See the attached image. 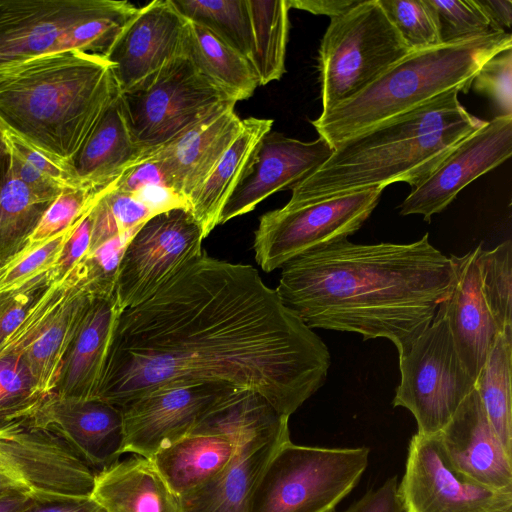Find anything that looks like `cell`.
I'll use <instances>...</instances> for the list:
<instances>
[{
	"label": "cell",
	"mask_w": 512,
	"mask_h": 512,
	"mask_svg": "<svg viewBox=\"0 0 512 512\" xmlns=\"http://www.w3.org/2000/svg\"><path fill=\"white\" fill-rule=\"evenodd\" d=\"M326 344L247 264L208 256L116 322L96 398L122 407L170 381L263 396L290 417L326 381Z\"/></svg>",
	"instance_id": "cell-1"
},
{
	"label": "cell",
	"mask_w": 512,
	"mask_h": 512,
	"mask_svg": "<svg viewBox=\"0 0 512 512\" xmlns=\"http://www.w3.org/2000/svg\"><path fill=\"white\" fill-rule=\"evenodd\" d=\"M281 268L275 290L308 327L385 338L398 356L429 326L455 278L450 258L427 233L409 244L343 238Z\"/></svg>",
	"instance_id": "cell-2"
},
{
	"label": "cell",
	"mask_w": 512,
	"mask_h": 512,
	"mask_svg": "<svg viewBox=\"0 0 512 512\" xmlns=\"http://www.w3.org/2000/svg\"><path fill=\"white\" fill-rule=\"evenodd\" d=\"M458 93L439 95L340 142L318 169L292 189L286 205L395 182L417 188L486 122L466 110Z\"/></svg>",
	"instance_id": "cell-3"
},
{
	"label": "cell",
	"mask_w": 512,
	"mask_h": 512,
	"mask_svg": "<svg viewBox=\"0 0 512 512\" xmlns=\"http://www.w3.org/2000/svg\"><path fill=\"white\" fill-rule=\"evenodd\" d=\"M121 93L104 57L71 50L0 68V126L72 164Z\"/></svg>",
	"instance_id": "cell-4"
},
{
	"label": "cell",
	"mask_w": 512,
	"mask_h": 512,
	"mask_svg": "<svg viewBox=\"0 0 512 512\" xmlns=\"http://www.w3.org/2000/svg\"><path fill=\"white\" fill-rule=\"evenodd\" d=\"M512 48L506 32L412 50L362 92L321 113L312 125L332 148L444 93H467L482 65Z\"/></svg>",
	"instance_id": "cell-5"
},
{
	"label": "cell",
	"mask_w": 512,
	"mask_h": 512,
	"mask_svg": "<svg viewBox=\"0 0 512 512\" xmlns=\"http://www.w3.org/2000/svg\"><path fill=\"white\" fill-rule=\"evenodd\" d=\"M288 420L257 392L231 390L195 432L231 437L234 454L209 483L179 498L181 512H248L262 471L277 449L290 440Z\"/></svg>",
	"instance_id": "cell-6"
},
{
	"label": "cell",
	"mask_w": 512,
	"mask_h": 512,
	"mask_svg": "<svg viewBox=\"0 0 512 512\" xmlns=\"http://www.w3.org/2000/svg\"><path fill=\"white\" fill-rule=\"evenodd\" d=\"M137 10L117 0H0V68L71 50L106 58Z\"/></svg>",
	"instance_id": "cell-7"
},
{
	"label": "cell",
	"mask_w": 512,
	"mask_h": 512,
	"mask_svg": "<svg viewBox=\"0 0 512 512\" xmlns=\"http://www.w3.org/2000/svg\"><path fill=\"white\" fill-rule=\"evenodd\" d=\"M449 258L454 285L439 307L457 353L476 381L495 338L512 326V244L506 240L490 250L480 244Z\"/></svg>",
	"instance_id": "cell-8"
},
{
	"label": "cell",
	"mask_w": 512,
	"mask_h": 512,
	"mask_svg": "<svg viewBox=\"0 0 512 512\" xmlns=\"http://www.w3.org/2000/svg\"><path fill=\"white\" fill-rule=\"evenodd\" d=\"M369 449L283 443L262 471L248 512H329L357 485Z\"/></svg>",
	"instance_id": "cell-9"
},
{
	"label": "cell",
	"mask_w": 512,
	"mask_h": 512,
	"mask_svg": "<svg viewBox=\"0 0 512 512\" xmlns=\"http://www.w3.org/2000/svg\"><path fill=\"white\" fill-rule=\"evenodd\" d=\"M412 50L379 0L331 18L319 47L322 113L353 98Z\"/></svg>",
	"instance_id": "cell-10"
},
{
	"label": "cell",
	"mask_w": 512,
	"mask_h": 512,
	"mask_svg": "<svg viewBox=\"0 0 512 512\" xmlns=\"http://www.w3.org/2000/svg\"><path fill=\"white\" fill-rule=\"evenodd\" d=\"M135 143L146 154L160 149L217 110L237 101L185 56L121 93Z\"/></svg>",
	"instance_id": "cell-11"
},
{
	"label": "cell",
	"mask_w": 512,
	"mask_h": 512,
	"mask_svg": "<svg viewBox=\"0 0 512 512\" xmlns=\"http://www.w3.org/2000/svg\"><path fill=\"white\" fill-rule=\"evenodd\" d=\"M398 357L401 380L393 406L412 413L418 434L435 435L475 389V379L457 353L440 307L429 326Z\"/></svg>",
	"instance_id": "cell-12"
},
{
	"label": "cell",
	"mask_w": 512,
	"mask_h": 512,
	"mask_svg": "<svg viewBox=\"0 0 512 512\" xmlns=\"http://www.w3.org/2000/svg\"><path fill=\"white\" fill-rule=\"evenodd\" d=\"M383 187L336 195L263 214L254 233L255 259L265 272L312 249L354 234L369 218Z\"/></svg>",
	"instance_id": "cell-13"
},
{
	"label": "cell",
	"mask_w": 512,
	"mask_h": 512,
	"mask_svg": "<svg viewBox=\"0 0 512 512\" xmlns=\"http://www.w3.org/2000/svg\"><path fill=\"white\" fill-rule=\"evenodd\" d=\"M202 230L187 207H176L146 220L121 256L115 297L123 310L154 296L203 253Z\"/></svg>",
	"instance_id": "cell-14"
},
{
	"label": "cell",
	"mask_w": 512,
	"mask_h": 512,
	"mask_svg": "<svg viewBox=\"0 0 512 512\" xmlns=\"http://www.w3.org/2000/svg\"><path fill=\"white\" fill-rule=\"evenodd\" d=\"M93 298L75 266L32 305L21 324L0 345V356L20 355L38 391L46 397L52 394L64 356Z\"/></svg>",
	"instance_id": "cell-15"
},
{
	"label": "cell",
	"mask_w": 512,
	"mask_h": 512,
	"mask_svg": "<svg viewBox=\"0 0 512 512\" xmlns=\"http://www.w3.org/2000/svg\"><path fill=\"white\" fill-rule=\"evenodd\" d=\"M232 387L170 381L144 391L120 407L124 428L122 453L150 459L191 434Z\"/></svg>",
	"instance_id": "cell-16"
},
{
	"label": "cell",
	"mask_w": 512,
	"mask_h": 512,
	"mask_svg": "<svg viewBox=\"0 0 512 512\" xmlns=\"http://www.w3.org/2000/svg\"><path fill=\"white\" fill-rule=\"evenodd\" d=\"M398 494L403 512H512V492L459 473L436 435L412 436Z\"/></svg>",
	"instance_id": "cell-17"
},
{
	"label": "cell",
	"mask_w": 512,
	"mask_h": 512,
	"mask_svg": "<svg viewBox=\"0 0 512 512\" xmlns=\"http://www.w3.org/2000/svg\"><path fill=\"white\" fill-rule=\"evenodd\" d=\"M0 455L36 501L91 497L97 472L47 429L27 421L0 427Z\"/></svg>",
	"instance_id": "cell-18"
},
{
	"label": "cell",
	"mask_w": 512,
	"mask_h": 512,
	"mask_svg": "<svg viewBox=\"0 0 512 512\" xmlns=\"http://www.w3.org/2000/svg\"><path fill=\"white\" fill-rule=\"evenodd\" d=\"M512 154V115H497L467 136L442 164L400 205L402 216L418 214L427 222L458 193Z\"/></svg>",
	"instance_id": "cell-19"
},
{
	"label": "cell",
	"mask_w": 512,
	"mask_h": 512,
	"mask_svg": "<svg viewBox=\"0 0 512 512\" xmlns=\"http://www.w3.org/2000/svg\"><path fill=\"white\" fill-rule=\"evenodd\" d=\"M333 148L321 137L300 141L278 132L261 139L253 161L224 205L219 224L246 214L275 192L293 189L318 169Z\"/></svg>",
	"instance_id": "cell-20"
},
{
	"label": "cell",
	"mask_w": 512,
	"mask_h": 512,
	"mask_svg": "<svg viewBox=\"0 0 512 512\" xmlns=\"http://www.w3.org/2000/svg\"><path fill=\"white\" fill-rule=\"evenodd\" d=\"M186 23L171 0H154L138 8L106 57L121 93L183 56Z\"/></svg>",
	"instance_id": "cell-21"
},
{
	"label": "cell",
	"mask_w": 512,
	"mask_h": 512,
	"mask_svg": "<svg viewBox=\"0 0 512 512\" xmlns=\"http://www.w3.org/2000/svg\"><path fill=\"white\" fill-rule=\"evenodd\" d=\"M60 436L96 472L123 455V416L103 400L48 395L26 420Z\"/></svg>",
	"instance_id": "cell-22"
},
{
	"label": "cell",
	"mask_w": 512,
	"mask_h": 512,
	"mask_svg": "<svg viewBox=\"0 0 512 512\" xmlns=\"http://www.w3.org/2000/svg\"><path fill=\"white\" fill-rule=\"evenodd\" d=\"M435 435L459 473L489 488L512 492V455L493 429L476 389Z\"/></svg>",
	"instance_id": "cell-23"
},
{
	"label": "cell",
	"mask_w": 512,
	"mask_h": 512,
	"mask_svg": "<svg viewBox=\"0 0 512 512\" xmlns=\"http://www.w3.org/2000/svg\"><path fill=\"white\" fill-rule=\"evenodd\" d=\"M234 108L229 105L217 110L172 142L145 155L159 166L168 188L186 204L241 130L242 119Z\"/></svg>",
	"instance_id": "cell-24"
},
{
	"label": "cell",
	"mask_w": 512,
	"mask_h": 512,
	"mask_svg": "<svg viewBox=\"0 0 512 512\" xmlns=\"http://www.w3.org/2000/svg\"><path fill=\"white\" fill-rule=\"evenodd\" d=\"M121 312L115 295L93 298L64 356L54 394L67 398H96Z\"/></svg>",
	"instance_id": "cell-25"
},
{
	"label": "cell",
	"mask_w": 512,
	"mask_h": 512,
	"mask_svg": "<svg viewBox=\"0 0 512 512\" xmlns=\"http://www.w3.org/2000/svg\"><path fill=\"white\" fill-rule=\"evenodd\" d=\"M91 497L107 512H181L178 496L152 461L139 455L98 471Z\"/></svg>",
	"instance_id": "cell-26"
},
{
	"label": "cell",
	"mask_w": 512,
	"mask_h": 512,
	"mask_svg": "<svg viewBox=\"0 0 512 512\" xmlns=\"http://www.w3.org/2000/svg\"><path fill=\"white\" fill-rule=\"evenodd\" d=\"M145 155L133 140L119 93L76 154L72 166L81 186L105 187Z\"/></svg>",
	"instance_id": "cell-27"
},
{
	"label": "cell",
	"mask_w": 512,
	"mask_h": 512,
	"mask_svg": "<svg viewBox=\"0 0 512 512\" xmlns=\"http://www.w3.org/2000/svg\"><path fill=\"white\" fill-rule=\"evenodd\" d=\"M272 125V119H242L237 137L208 178L188 198V209L204 238L219 225L224 205L246 175L261 139L271 131Z\"/></svg>",
	"instance_id": "cell-28"
},
{
	"label": "cell",
	"mask_w": 512,
	"mask_h": 512,
	"mask_svg": "<svg viewBox=\"0 0 512 512\" xmlns=\"http://www.w3.org/2000/svg\"><path fill=\"white\" fill-rule=\"evenodd\" d=\"M234 440L221 434L191 433L150 460L178 498L214 479L229 463Z\"/></svg>",
	"instance_id": "cell-29"
},
{
	"label": "cell",
	"mask_w": 512,
	"mask_h": 512,
	"mask_svg": "<svg viewBox=\"0 0 512 512\" xmlns=\"http://www.w3.org/2000/svg\"><path fill=\"white\" fill-rule=\"evenodd\" d=\"M183 56L237 102L259 86L249 60L204 26L187 20Z\"/></svg>",
	"instance_id": "cell-30"
},
{
	"label": "cell",
	"mask_w": 512,
	"mask_h": 512,
	"mask_svg": "<svg viewBox=\"0 0 512 512\" xmlns=\"http://www.w3.org/2000/svg\"><path fill=\"white\" fill-rule=\"evenodd\" d=\"M253 47L249 62L259 85L279 80L285 73L289 34L287 0H247Z\"/></svg>",
	"instance_id": "cell-31"
},
{
	"label": "cell",
	"mask_w": 512,
	"mask_h": 512,
	"mask_svg": "<svg viewBox=\"0 0 512 512\" xmlns=\"http://www.w3.org/2000/svg\"><path fill=\"white\" fill-rule=\"evenodd\" d=\"M512 326L497 335L481 368L475 389L503 446L512 455Z\"/></svg>",
	"instance_id": "cell-32"
},
{
	"label": "cell",
	"mask_w": 512,
	"mask_h": 512,
	"mask_svg": "<svg viewBox=\"0 0 512 512\" xmlns=\"http://www.w3.org/2000/svg\"><path fill=\"white\" fill-rule=\"evenodd\" d=\"M51 202L20 181L9 163L0 197V269L23 250Z\"/></svg>",
	"instance_id": "cell-33"
},
{
	"label": "cell",
	"mask_w": 512,
	"mask_h": 512,
	"mask_svg": "<svg viewBox=\"0 0 512 512\" xmlns=\"http://www.w3.org/2000/svg\"><path fill=\"white\" fill-rule=\"evenodd\" d=\"M187 20L213 32L248 60L253 37L247 0H171Z\"/></svg>",
	"instance_id": "cell-34"
},
{
	"label": "cell",
	"mask_w": 512,
	"mask_h": 512,
	"mask_svg": "<svg viewBox=\"0 0 512 512\" xmlns=\"http://www.w3.org/2000/svg\"><path fill=\"white\" fill-rule=\"evenodd\" d=\"M115 182L91 210L92 229L88 253L116 236L138 228L156 215L136 194L116 189Z\"/></svg>",
	"instance_id": "cell-35"
},
{
	"label": "cell",
	"mask_w": 512,
	"mask_h": 512,
	"mask_svg": "<svg viewBox=\"0 0 512 512\" xmlns=\"http://www.w3.org/2000/svg\"><path fill=\"white\" fill-rule=\"evenodd\" d=\"M45 398L20 355L0 356V427L28 420Z\"/></svg>",
	"instance_id": "cell-36"
},
{
	"label": "cell",
	"mask_w": 512,
	"mask_h": 512,
	"mask_svg": "<svg viewBox=\"0 0 512 512\" xmlns=\"http://www.w3.org/2000/svg\"><path fill=\"white\" fill-rule=\"evenodd\" d=\"M112 184L97 188L79 186L63 189L48 206L25 247L18 255L30 252L71 228L94 206Z\"/></svg>",
	"instance_id": "cell-37"
},
{
	"label": "cell",
	"mask_w": 512,
	"mask_h": 512,
	"mask_svg": "<svg viewBox=\"0 0 512 512\" xmlns=\"http://www.w3.org/2000/svg\"><path fill=\"white\" fill-rule=\"evenodd\" d=\"M441 43H452L498 31L476 0H428Z\"/></svg>",
	"instance_id": "cell-38"
},
{
	"label": "cell",
	"mask_w": 512,
	"mask_h": 512,
	"mask_svg": "<svg viewBox=\"0 0 512 512\" xmlns=\"http://www.w3.org/2000/svg\"><path fill=\"white\" fill-rule=\"evenodd\" d=\"M379 2L411 50L442 44L434 12L428 0H379Z\"/></svg>",
	"instance_id": "cell-39"
},
{
	"label": "cell",
	"mask_w": 512,
	"mask_h": 512,
	"mask_svg": "<svg viewBox=\"0 0 512 512\" xmlns=\"http://www.w3.org/2000/svg\"><path fill=\"white\" fill-rule=\"evenodd\" d=\"M138 228L107 241L87 253L76 265L85 289L93 297L115 295L121 256L128 241Z\"/></svg>",
	"instance_id": "cell-40"
},
{
	"label": "cell",
	"mask_w": 512,
	"mask_h": 512,
	"mask_svg": "<svg viewBox=\"0 0 512 512\" xmlns=\"http://www.w3.org/2000/svg\"><path fill=\"white\" fill-rule=\"evenodd\" d=\"M77 223L30 252L16 256L1 268L0 294L18 289L31 279L50 271Z\"/></svg>",
	"instance_id": "cell-41"
},
{
	"label": "cell",
	"mask_w": 512,
	"mask_h": 512,
	"mask_svg": "<svg viewBox=\"0 0 512 512\" xmlns=\"http://www.w3.org/2000/svg\"><path fill=\"white\" fill-rule=\"evenodd\" d=\"M474 89L488 96L499 115H512V48L486 61L475 75Z\"/></svg>",
	"instance_id": "cell-42"
},
{
	"label": "cell",
	"mask_w": 512,
	"mask_h": 512,
	"mask_svg": "<svg viewBox=\"0 0 512 512\" xmlns=\"http://www.w3.org/2000/svg\"><path fill=\"white\" fill-rule=\"evenodd\" d=\"M51 284L47 272L18 289L0 294V345L16 330L32 305Z\"/></svg>",
	"instance_id": "cell-43"
},
{
	"label": "cell",
	"mask_w": 512,
	"mask_h": 512,
	"mask_svg": "<svg viewBox=\"0 0 512 512\" xmlns=\"http://www.w3.org/2000/svg\"><path fill=\"white\" fill-rule=\"evenodd\" d=\"M1 128L10 150L18 154L62 189L81 186L71 163L59 160L9 130Z\"/></svg>",
	"instance_id": "cell-44"
},
{
	"label": "cell",
	"mask_w": 512,
	"mask_h": 512,
	"mask_svg": "<svg viewBox=\"0 0 512 512\" xmlns=\"http://www.w3.org/2000/svg\"><path fill=\"white\" fill-rule=\"evenodd\" d=\"M92 208L74 227L62 247L59 257L51 270L48 271L49 279L52 283L64 280L79 261L88 253L92 229Z\"/></svg>",
	"instance_id": "cell-45"
},
{
	"label": "cell",
	"mask_w": 512,
	"mask_h": 512,
	"mask_svg": "<svg viewBox=\"0 0 512 512\" xmlns=\"http://www.w3.org/2000/svg\"><path fill=\"white\" fill-rule=\"evenodd\" d=\"M344 512H403L398 494L397 476L366 492Z\"/></svg>",
	"instance_id": "cell-46"
},
{
	"label": "cell",
	"mask_w": 512,
	"mask_h": 512,
	"mask_svg": "<svg viewBox=\"0 0 512 512\" xmlns=\"http://www.w3.org/2000/svg\"><path fill=\"white\" fill-rule=\"evenodd\" d=\"M22 512H107L92 497L57 502L34 501Z\"/></svg>",
	"instance_id": "cell-47"
},
{
	"label": "cell",
	"mask_w": 512,
	"mask_h": 512,
	"mask_svg": "<svg viewBox=\"0 0 512 512\" xmlns=\"http://www.w3.org/2000/svg\"><path fill=\"white\" fill-rule=\"evenodd\" d=\"M360 0H287L289 8L305 10L317 15H326L330 18L339 16Z\"/></svg>",
	"instance_id": "cell-48"
},
{
	"label": "cell",
	"mask_w": 512,
	"mask_h": 512,
	"mask_svg": "<svg viewBox=\"0 0 512 512\" xmlns=\"http://www.w3.org/2000/svg\"><path fill=\"white\" fill-rule=\"evenodd\" d=\"M494 27L501 32H507L512 24L511 0H476Z\"/></svg>",
	"instance_id": "cell-49"
},
{
	"label": "cell",
	"mask_w": 512,
	"mask_h": 512,
	"mask_svg": "<svg viewBox=\"0 0 512 512\" xmlns=\"http://www.w3.org/2000/svg\"><path fill=\"white\" fill-rule=\"evenodd\" d=\"M14 492L30 496L27 487L20 477L0 455V497Z\"/></svg>",
	"instance_id": "cell-50"
},
{
	"label": "cell",
	"mask_w": 512,
	"mask_h": 512,
	"mask_svg": "<svg viewBox=\"0 0 512 512\" xmlns=\"http://www.w3.org/2000/svg\"><path fill=\"white\" fill-rule=\"evenodd\" d=\"M35 500L27 494L14 492L0 497V512H22Z\"/></svg>",
	"instance_id": "cell-51"
},
{
	"label": "cell",
	"mask_w": 512,
	"mask_h": 512,
	"mask_svg": "<svg viewBox=\"0 0 512 512\" xmlns=\"http://www.w3.org/2000/svg\"><path fill=\"white\" fill-rule=\"evenodd\" d=\"M10 163V152L2 128L0 127V197L3 188L5 175Z\"/></svg>",
	"instance_id": "cell-52"
},
{
	"label": "cell",
	"mask_w": 512,
	"mask_h": 512,
	"mask_svg": "<svg viewBox=\"0 0 512 512\" xmlns=\"http://www.w3.org/2000/svg\"><path fill=\"white\" fill-rule=\"evenodd\" d=\"M329 512H336V510H335V509H333V510H331V511H329Z\"/></svg>",
	"instance_id": "cell-53"
}]
</instances>
